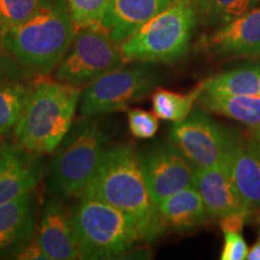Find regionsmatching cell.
I'll return each mask as SVG.
<instances>
[{
  "instance_id": "1",
  "label": "cell",
  "mask_w": 260,
  "mask_h": 260,
  "mask_svg": "<svg viewBox=\"0 0 260 260\" xmlns=\"http://www.w3.org/2000/svg\"><path fill=\"white\" fill-rule=\"evenodd\" d=\"M80 198L103 201L121 210L134 220L144 241L157 239L168 228L149 193L139 155L128 146L107 149L95 176Z\"/></svg>"
},
{
  "instance_id": "2",
  "label": "cell",
  "mask_w": 260,
  "mask_h": 260,
  "mask_svg": "<svg viewBox=\"0 0 260 260\" xmlns=\"http://www.w3.org/2000/svg\"><path fill=\"white\" fill-rule=\"evenodd\" d=\"M74 37L68 3L41 0L27 21L2 32V44L24 68L46 75L60 63Z\"/></svg>"
},
{
  "instance_id": "3",
  "label": "cell",
  "mask_w": 260,
  "mask_h": 260,
  "mask_svg": "<svg viewBox=\"0 0 260 260\" xmlns=\"http://www.w3.org/2000/svg\"><path fill=\"white\" fill-rule=\"evenodd\" d=\"M81 95L82 88L40 75L16 124L22 147L35 154L53 153L73 126Z\"/></svg>"
},
{
  "instance_id": "4",
  "label": "cell",
  "mask_w": 260,
  "mask_h": 260,
  "mask_svg": "<svg viewBox=\"0 0 260 260\" xmlns=\"http://www.w3.org/2000/svg\"><path fill=\"white\" fill-rule=\"evenodd\" d=\"M71 218L81 258H112L144 241L134 220L103 201L81 198Z\"/></svg>"
},
{
  "instance_id": "5",
  "label": "cell",
  "mask_w": 260,
  "mask_h": 260,
  "mask_svg": "<svg viewBox=\"0 0 260 260\" xmlns=\"http://www.w3.org/2000/svg\"><path fill=\"white\" fill-rule=\"evenodd\" d=\"M107 135L90 119L77 122L56 149L50 188L59 197H80L105 157Z\"/></svg>"
},
{
  "instance_id": "6",
  "label": "cell",
  "mask_w": 260,
  "mask_h": 260,
  "mask_svg": "<svg viewBox=\"0 0 260 260\" xmlns=\"http://www.w3.org/2000/svg\"><path fill=\"white\" fill-rule=\"evenodd\" d=\"M197 15L191 3L172 4L121 44L126 61L172 63L186 53Z\"/></svg>"
},
{
  "instance_id": "7",
  "label": "cell",
  "mask_w": 260,
  "mask_h": 260,
  "mask_svg": "<svg viewBox=\"0 0 260 260\" xmlns=\"http://www.w3.org/2000/svg\"><path fill=\"white\" fill-rule=\"evenodd\" d=\"M126 63L121 45L110 38L103 25L81 28L75 31L69 51L57 65L56 80L83 88Z\"/></svg>"
},
{
  "instance_id": "8",
  "label": "cell",
  "mask_w": 260,
  "mask_h": 260,
  "mask_svg": "<svg viewBox=\"0 0 260 260\" xmlns=\"http://www.w3.org/2000/svg\"><path fill=\"white\" fill-rule=\"evenodd\" d=\"M157 76L144 65L118 68L94 81L81 95V115L86 118L128 109L153 90Z\"/></svg>"
},
{
  "instance_id": "9",
  "label": "cell",
  "mask_w": 260,
  "mask_h": 260,
  "mask_svg": "<svg viewBox=\"0 0 260 260\" xmlns=\"http://www.w3.org/2000/svg\"><path fill=\"white\" fill-rule=\"evenodd\" d=\"M170 140L195 168H210L225 161L234 139L206 115L197 109L170 129Z\"/></svg>"
},
{
  "instance_id": "10",
  "label": "cell",
  "mask_w": 260,
  "mask_h": 260,
  "mask_svg": "<svg viewBox=\"0 0 260 260\" xmlns=\"http://www.w3.org/2000/svg\"><path fill=\"white\" fill-rule=\"evenodd\" d=\"M146 183L155 204L194 186L195 169L176 146L160 145L140 154Z\"/></svg>"
},
{
  "instance_id": "11",
  "label": "cell",
  "mask_w": 260,
  "mask_h": 260,
  "mask_svg": "<svg viewBox=\"0 0 260 260\" xmlns=\"http://www.w3.org/2000/svg\"><path fill=\"white\" fill-rule=\"evenodd\" d=\"M194 187L203 198L209 217L223 219L240 212H248L234 186L226 162L210 168H195Z\"/></svg>"
},
{
  "instance_id": "12",
  "label": "cell",
  "mask_w": 260,
  "mask_h": 260,
  "mask_svg": "<svg viewBox=\"0 0 260 260\" xmlns=\"http://www.w3.org/2000/svg\"><path fill=\"white\" fill-rule=\"evenodd\" d=\"M38 241L48 260L81 258L73 218L59 201L51 200L42 211Z\"/></svg>"
},
{
  "instance_id": "13",
  "label": "cell",
  "mask_w": 260,
  "mask_h": 260,
  "mask_svg": "<svg viewBox=\"0 0 260 260\" xmlns=\"http://www.w3.org/2000/svg\"><path fill=\"white\" fill-rule=\"evenodd\" d=\"M213 53L225 57L260 56V8L222 25L206 40Z\"/></svg>"
},
{
  "instance_id": "14",
  "label": "cell",
  "mask_w": 260,
  "mask_h": 260,
  "mask_svg": "<svg viewBox=\"0 0 260 260\" xmlns=\"http://www.w3.org/2000/svg\"><path fill=\"white\" fill-rule=\"evenodd\" d=\"M175 0H111L103 28L116 44L132 37L142 25L168 9Z\"/></svg>"
},
{
  "instance_id": "15",
  "label": "cell",
  "mask_w": 260,
  "mask_h": 260,
  "mask_svg": "<svg viewBox=\"0 0 260 260\" xmlns=\"http://www.w3.org/2000/svg\"><path fill=\"white\" fill-rule=\"evenodd\" d=\"M235 189L247 211L260 209V149L236 140L225 159Z\"/></svg>"
},
{
  "instance_id": "16",
  "label": "cell",
  "mask_w": 260,
  "mask_h": 260,
  "mask_svg": "<svg viewBox=\"0 0 260 260\" xmlns=\"http://www.w3.org/2000/svg\"><path fill=\"white\" fill-rule=\"evenodd\" d=\"M40 180L37 161L14 146L0 148V205L30 193Z\"/></svg>"
},
{
  "instance_id": "17",
  "label": "cell",
  "mask_w": 260,
  "mask_h": 260,
  "mask_svg": "<svg viewBox=\"0 0 260 260\" xmlns=\"http://www.w3.org/2000/svg\"><path fill=\"white\" fill-rule=\"evenodd\" d=\"M32 191L0 205V253L25 245L34 233Z\"/></svg>"
},
{
  "instance_id": "18",
  "label": "cell",
  "mask_w": 260,
  "mask_h": 260,
  "mask_svg": "<svg viewBox=\"0 0 260 260\" xmlns=\"http://www.w3.org/2000/svg\"><path fill=\"white\" fill-rule=\"evenodd\" d=\"M167 226L177 232H187L206 222L204 200L194 186L170 195L158 205Z\"/></svg>"
},
{
  "instance_id": "19",
  "label": "cell",
  "mask_w": 260,
  "mask_h": 260,
  "mask_svg": "<svg viewBox=\"0 0 260 260\" xmlns=\"http://www.w3.org/2000/svg\"><path fill=\"white\" fill-rule=\"evenodd\" d=\"M197 103L206 112L228 117L248 126H260V96L203 90Z\"/></svg>"
},
{
  "instance_id": "20",
  "label": "cell",
  "mask_w": 260,
  "mask_h": 260,
  "mask_svg": "<svg viewBox=\"0 0 260 260\" xmlns=\"http://www.w3.org/2000/svg\"><path fill=\"white\" fill-rule=\"evenodd\" d=\"M204 90L260 96V64H248L217 74L203 81Z\"/></svg>"
},
{
  "instance_id": "21",
  "label": "cell",
  "mask_w": 260,
  "mask_h": 260,
  "mask_svg": "<svg viewBox=\"0 0 260 260\" xmlns=\"http://www.w3.org/2000/svg\"><path fill=\"white\" fill-rule=\"evenodd\" d=\"M204 90L203 82L187 94H180L171 90L158 88L152 95L153 111L158 118L174 123L182 122L193 111L194 104Z\"/></svg>"
},
{
  "instance_id": "22",
  "label": "cell",
  "mask_w": 260,
  "mask_h": 260,
  "mask_svg": "<svg viewBox=\"0 0 260 260\" xmlns=\"http://www.w3.org/2000/svg\"><path fill=\"white\" fill-rule=\"evenodd\" d=\"M31 86L14 80H0V136L17 124Z\"/></svg>"
},
{
  "instance_id": "23",
  "label": "cell",
  "mask_w": 260,
  "mask_h": 260,
  "mask_svg": "<svg viewBox=\"0 0 260 260\" xmlns=\"http://www.w3.org/2000/svg\"><path fill=\"white\" fill-rule=\"evenodd\" d=\"M256 5V0H194L193 9L205 23L225 25Z\"/></svg>"
},
{
  "instance_id": "24",
  "label": "cell",
  "mask_w": 260,
  "mask_h": 260,
  "mask_svg": "<svg viewBox=\"0 0 260 260\" xmlns=\"http://www.w3.org/2000/svg\"><path fill=\"white\" fill-rule=\"evenodd\" d=\"M75 31L102 25L111 0H67Z\"/></svg>"
},
{
  "instance_id": "25",
  "label": "cell",
  "mask_w": 260,
  "mask_h": 260,
  "mask_svg": "<svg viewBox=\"0 0 260 260\" xmlns=\"http://www.w3.org/2000/svg\"><path fill=\"white\" fill-rule=\"evenodd\" d=\"M41 0H0L2 32L23 23L37 11Z\"/></svg>"
},
{
  "instance_id": "26",
  "label": "cell",
  "mask_w": 260,
  "mask_h": 260,
  "mask_svg": "<svg viewBox=\"0 0 260 260\" xmlns=\"http://www.w3.org/2000/svg\"><path fill=\"white\" fill-rule=\"evenodd\" d=\"M129 130L138 139H151L158 132V117L155 113L141 109H126Z\"/></svg>"
},
{
  "instance_id": "27",
  "label": "cell",
  "mask_w": 260,
  "mask_h": 260,
  "mask_svg": "<svg viewBox=\"0 0 260 260\" xmlns=\"http://www.w3.org/2000/svg\"><path fill=\"white\" fill-rule=\"evenodd\" d=\"M224 247L222 260H245L248 254V246L243 239L242 233L237 230H223Z\"/></svg>"
},
{
  "instance_id": "28",
  "label": "cell",
  "mask_w": 260,
  "mask_h": 260,
  "mask_svg": "<svg viewBox=\"0 0 260 260\" xmlns=\"http://www.w3.org/2000/svg\"><path fill=\"white\" fill-rule=\"evenodd\" d=\"M17 259H47L42 251L40 243L37 240H29L25 245L22 247L21 252L17 254Z\"/></svg>"
},
{
  "instance_id": "29",
  "label": "cell",
  "mask_w": 260,
  "mask_h": 260,
  "mask_svg": "<svg viewBox=\"0 0 260 260\" xmlns=\"http://www.w3.org/2000/svg\"><path fill=\"white\" fill-rule=\"evenodd\" d=\"M247 260H260V240L259 239L248 251Z\"/></svg>"
},
{
  "instance_id": "30",
  "label": "cell",
  "mask_w": 260,
  "mask_h": 260,
  "mask_svg": "<svg viewBox=\"0 0 260 260\" xmlns=\"http://www.w3.org/2000/svg\"><path fill=\"white\" fill-rule=\"evenodd\" d=\"M255 145L258 146L260 149V126L255 128Z\"/></svg>"
},
{
  "instance_id": "31",
  "label": "cell",
  "mask_w": 260,
  "mask_h": 260,
  "mask_svg": "<svg viewBox=\"0 0 260 260\" xmlns=\"http://www.w3.org/2000/svg\"><path fill=\"white\" fill-rule=\"evenodd\" d=\"M178 2H186V3H191L193 0H178Z\"/></svg>"
},
{
  "instance_id": "32",
  "label": "cell",
  "mask_w": 260,
  "mask_h": 260,
  "mask_svg": "<svg viewBox=\"0 0 260 260\" xmlns=\"http://www.w3.org/2000/svg\"><path fill=\"white\" fill-rule=\"evenodd\" d=\"M256 3H258V4H260V0H256Z\"/></svg>"
},
{
  "instance_id": "33",
  "label": "cell",
  "mask_w": 260,
  "mask_h": 260,
  "mask_svg": "<svg viewBox=\"0 0 260 260\" xmlns=\"http://www.w3.org/2000/svg\"><path fill=\"white\" fill-rule=\"evenodd\" d=\"M259 240H260V233H259Z\"/></svg>"
}]
</instances>
